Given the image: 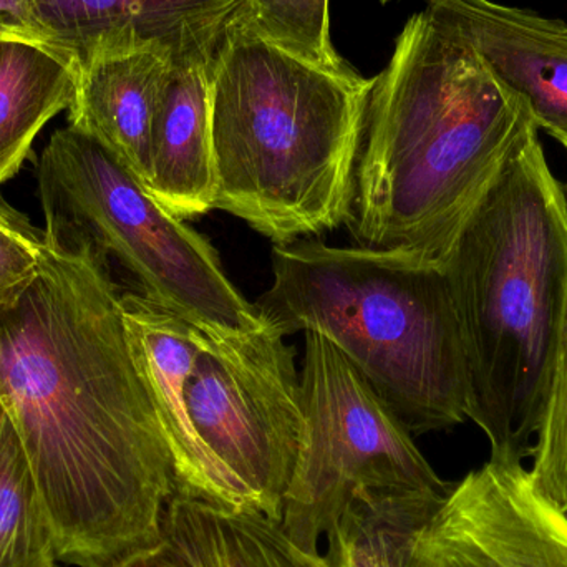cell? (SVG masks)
<instances>
[{
  "mask_svg": "<svg viewBox=\"0 0 567 567\" xmlns=\"http://www.w3.org/2000/svg\"><path fill=\"white\" fill-rule=\"evenodd\" d=\"M120 296L109 266L89 249L45 239L39 278L0 309V403L65 565L120 567L159 545L176 493Z\"/></svg>",
  "mask_w": 567,
  "mask_h": 567,
  "instance_id": "cell-1",
  "label": "cell"
},
{
  "mask_svg": "<svg viewBox=\"0 0 567 567\" xmlns=\"http://www.w3.org/2000/svg\"><path fill=\"white\" fill-rule=\"evenodd\" d=\"M533 126L455 30L413 13L370 90L346 225L355 246L442 261Z\"/></svg>",
  "mask_w": 567,
  "mask_h": 567,
  "instance_id": "cell-2",
  "label": "cell"
},
{
  "mask_svg": "<svg viewBox=\"0 0 567 567\" xmlns=\"http://www.w3.org/2000/svg\"><path fill=\"white\" fill-rule=\"evenodd\" d=\"M489 462L532 456L567 323V212L533 126L443 256Z\"/></svg>",
  "mask_w": 567,
  "mask_h": 567,
  "instance_id": "cell-3",
  "label": "cell"
},
{
  "mask_svg": "<svg viewBox=\"0 0 567 567\" xmlns=\"http://www.w3.org/2000/svg\"><path fill=\"white\" fill-rule=\"evenodd\" d=\"M215 209L275 243L349 221L373 79L312 65L249 29L243 16L206 65Z\"/></svg>",
  "mask_w": 567,
  "mask_h": 567,
  "instance_id": "cell-4",
  "label": "cell"
},
{
  "mask_svg": "<svg viewBox=\"0 0 567 567\" xmlns=\"http://www.w3.org/2000/svg\"><path fill=\"white\" fill-rule=\"evenodd\" d=\"M255 306L284 337L330 340L412 435L468 420L465 342L442 262L299 239L272 248V284Z\"/></svg>",
  "mask_w": 567,
  "mask_h": 567,
  "instance_id": "cell-5",
  "label": "cell"
},
{
  "mask_svg": "<svg viewBox=\"0 0 567 567\" xmlns=\"http://www.w3.org/2000/svg\"><path fill=\"white\" fill-rule=\"evenodd\" d=\"M43 236L118 266L133 289L216 333L265 329L212 243L166 212L109 150L73 126L50 136L35 166ZM113 276V275H112Z\"/></svg>",
  "mask_w": 567,
  "mask_h": 567,
  "instance_id": "cell-6",
  "label": "cell"
},
{
  "mask_svg": "<svg viewBox=\"0 0 567 567\" xmlns=\"http://www.w3.org/2000/svg\"><path fill=\"white\" fill-rule=\"evenodd\" d=\"M193 460L179 495L281 523L303 432L296 353L266 323L251 333L199 327L185 385Z\"/></svg>",
  "mask_w": 567,
  "mask_h": 567,
  "instance_id": "cell-7",
  "label": "cell"
},
{
  "mask_svg": "<svg viewBox=\"0 0 567 567\" xmlns=\"http://www.w3.org/2000/svg\"><path fill=\"white\" fill-rule=\"evenodd\" d=\"M303 432L284 498L287 538L309 555L363 492H452L369 380L326 337L306 332Z\"/></svg>",
  "mask_w": 567,
  "mask_h": 567,
  "instance_id": "cell-8",
  "label": "cell"
},
{
  "mask_svg": "<svg viewBox=\"0 0 567 567\" xmlns=\"http://www.w3.org/2000/svg\"><path fill=\"white\" fill-rule=\"evenodd\" d=\"M396 567H567V516L522 463L488 462L453 485Z\"/></svg>",
  "mask_w": 567,
  "mask_h": 567,
  "instance_id": "cell-9",
  "label": "cell"
},
{
  "mask_svg": "<svg viewBox=\"0 0 567 567\" xmlns=\"http://www.w3.org/2000/svg\"><path fill=\"white\" fill-rule=\"evenodd\" d=\"M567 153V23L495 0H423Z\"/></svg>",
  "mask_w": 567,
  "mask_h": 567,
  "instance_id": "cell-10",
  "label": "cell"
},
{
  "mask_svg": "<svg viewBox=\"0 0 567 567\" xmlns=\"http://www.w3.org/2000/svg\"><path fill=\"white\" fill-rule=\"evenodd\" d=\"M173 65L165 47L109 39L75 55L69 125L109 150L145 186L153 118Z\"/></svg>",
  "mask_w": 567,
  "mask_h": 567,
  "instance_id": "cell-11",
  "label": "cell"
},
{
  "mask_svg": "<svg viewBox=\"0 0 567 567\" xmlns=\"http://www.w3.org/2000/svg\"><path fill=\"white\" fill-rule=\"evenodd\" d=\"M50 39L75 56L99 39L159 45L175 62H209L245 0H30Z\"/></svg>",
  "mask_w": 567,
  "mask_h": 567,
  "instance_id": "cell-12",
  "label": "cell"
},
{
  "mask_svg": "<svg viewBox=\"0 0 567 567\" xmlns=\"http://www.w3.org/2000/svg\"><path fill=\"white\" fill-rule=\"evenodd\" d=\"M208 62H175L159 96L150 138V195L176 218L215 209Z\"/></svg>",
  "mask_w": 567,
  "mask_h": 567,
  "instance_id": "cell-13",
  "label": "cell"
},
{
  "mask_svg": "<svg viewBox=\"0 0 567 567\" xmlns=\"http://www.w3.org/2000/svg\"><path fill=\"white\" fill-rule=\"evenodd\" d=\"M162 532L192 567H327L320 553L297 548L279 523L179 493L169 498Z\"/></svg>",
  "mask_w": 567,
  "mask_h": 567,
  "instance_id": "cell-14",
  "label": "cell"
},
{
  "mask_svg": "<svg viewBox=\"0 0 567 567\" xmlns=\"http://www.w3.org/2000/svg\"><path fill=\"white\" fill-rule=\"evenodd\" d=\"M75 56L45 43L0 40V186L32 152L43 126L75 95Z\"/></svg>",
  "mask_w": 567,
  "mask_h": 567,
  "instance_id": "cell-15",
  "label": "cell"
},
{
  "mask_svg": "<svg viewBox=\"0 0 567 567\" xmlns=\"http://www.w3.org/2000/svg\"><path fill=\"white\" fill-rule=\"evenodd\" d=\"M450 493V492H449ZM449 493L363 492L330 529L327 567H396Z\"/></svg>",
  "mask_w": 567,
  "mask_h": 567,
  "instance_id": "cell-16",
  "label": "cell"
},
{
  "mask_svg": "<svg viewBox=\"0 0 567 567\" xmlns=\"http://www.w3.org/2000/svg\"><path fill=\"white\" fill-rule=\"evenodd\" d=\"M55 538L39 483L0 403V567H56Z\"/></svg>",
  "mask_w": 567,
  "mask_h": 567,
  "instance_id": "cell-17",
  "label": "cell"
},
{
  "mask_svg": "<svg viewBox=\"0 0 567 567\" xmlns=\"http://www.w3.org/2000/svg\"><path fill=\"white\" fill-rule=\"evenodd\" d=\"M249 29L279 49L327 70L350 66L330 40L329 0H245Z\"/></svg>",
  "mask_w": 567,
  "mask_h": 567,
  "instance_id": "cell-18",
  "label": "cell"
},
{
  "mask_svg": "<svg viewBox=\"0 0 567 567\" xmlns=\"http://www.w3.org/2000/svg\"><path fill=\"white\" fill-rule=\"evenodd\" d=\"M532 456L533 489L567 515V323Z\"/></svg>",
  "mask_w": 567,
  "mask_h": 567,
  "instance_id": "cell-19",
  "label": "cell"
},
{
  "mask_svg": "<svg viewBox=\"0 0 567 567\" xmlns=\"http://www.w3.org/2000/svg\"><path fill=\"white\" fill-rule=\"evenodd\" d=\"M45 238L0 193V309L12 307L42 269Z\"/></svg>",
  "mask_w": 567,
  "mask_h": 567,
  "instance_id": "cell-20",
  "label": "cell"
},
{
  "mask_svg": "<svg viewBox=\"0 0 567 567\" xmlns=\"http://www.w3.org/2000/svg\"><path fill=\"white\" fill-rule=\"evenodd\" d=\"M0 35L45 43L60 50L37 19L30 0H0Z\"/></svg>",
  "mask_w": 567,
  "mask_h": 567,
  "instance_id": "cell-21",
  "label": "cell"
},
{
  "mask_svg": "<svg viewBox=\"0 0 567 567\" xmlns=\"http://www.w3.org/2000/svg\"><path fill=\"white\" fill-rule=\"evenodd\" d=\"M120 567H192L186 561L185 556L172 545V543L163 539L159 545L145 549L138 555L130 558Z\"/></svg>",
  "mask_w": 567,
  "mask_h": 567,
  "instance_id": "cell-22",
  "label": "cell"
},
{
  "mask_svg": "<svg viewBox=\"0 0 567 567\" xmlns=\"http://www.w3.org/2000/svg\"><path fill=\"white\" fill-rule=\"evenodd\" d=\"M563 188H565L566 212H567V183H566V185H563Z\"/></svg>",
  "mask_w": 567,
  "mask_h": 567,
  "instance_id": "cell-23",
  "label": "cell"
},
{
  "mask_svg": "<svg viewBox=\"0 0 567 567\" xmlns=\"http://www.w3.org/2000/svg\"><path fill=\"white\" fill-rule=\"evenodd\" d=\"M380 2H382V3H389V2H392V0H380Z\"/></svg>",
  "mask_w": 567,
  "mask_h": 567,
  "instance_id": "cell-24",
  "label": "cell"
},
{
  "mask_svg": "<svg viewBox=\"0 0 567 567\" xmlns=\"http://www.w3.org/2000/svg\"><path fill=\"white\" fill-rule=\"evenodd\" d=\"M7 39V37L0 35V40Z\"/></svg>",
  "mask_w": 567,
  "mask_h": 567,
  "instance_id": "cell-25",
  "label": "cell"
}]
</instances>
